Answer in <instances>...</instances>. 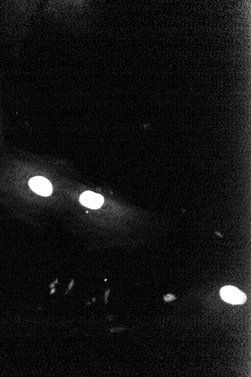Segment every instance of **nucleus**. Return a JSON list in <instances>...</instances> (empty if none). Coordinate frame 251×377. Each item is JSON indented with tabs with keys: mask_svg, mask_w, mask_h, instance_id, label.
I'll return each instance as SVG.
<instances>
[{
	"mask_svg": "<svg viewBox=\"0 0 251 377\" xmlns=\"http://www.w3.org/2000/svg\"><path fill=\"white\" fill-rule=\"evenodd\" d=\"M222 299L232 304H243L246 302L247 296L243 292L232 286H226L220 291Z\"/></svg>",
	"mask_w": 251,
	"mask_h": 377,
	"instance_id": "nucleus-1",
	"label": "nucleus"
},
{
	"mask_svg": "<svg viewBox=\"0 0 251 377\" xmlns=\"http://www.w3.org/2000/svg\"><path fill=\"white\" fill-rule=\"evenodd\" d=\"M30 186L33 191L39 195L49 196L52 193V186L49 181L41 176L33 178L30 181Z\"/></svg>",
	"mask_w": 251,
	"mask_h": 377,
	"instance_id": "nucleus-2",
	"label": "nucleus"
},
{
	"mask_svg": "<svg viewBox=\"0 0 251 377\" xmlns=\"http://www.w3.org/2000/svg\"><path fill=\"white\" fill-rule=\"evenodd\" d=\"M80 201L83 205L91 209H98L103 204L104 199L99 194L87 191L81 194Z\"/></svg>",
	"mask_w": 251,
	"mask_h": 377,
	"instance_id": "nucleus-3",
	"label": "nucleus"
}]
</instances>
